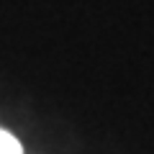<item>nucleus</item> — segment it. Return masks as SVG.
Wrapping results in <instances>:
<instances>
[{
	"label": "nucleus",
	"instance_id": "f257e3e1",
	"mask_svg": "<svg viewBox=\"0 0 154 154\" xmlns=\"http://www.w3.org/2000/svg\"><path fill=\"white\" fill-rule=\"evenodd\" d=\"M0 154H21V144L3 128H0Z\"/></svg>",
	"mask_w": 154,
	"mask_h": 154
}]
</instances>
